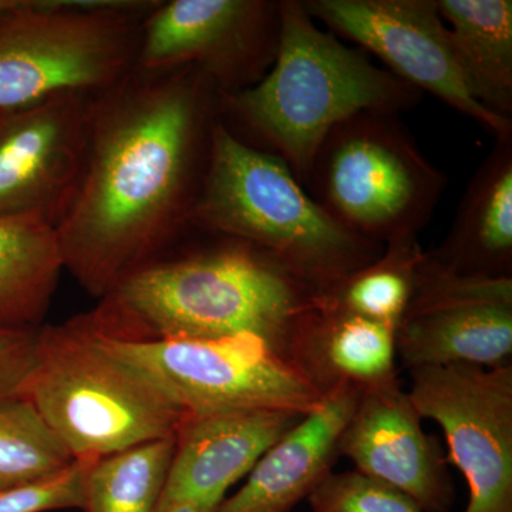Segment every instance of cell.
<instances>
[{
	"label": "cell",
	"mask_w": 512,
	"mask_h": 512,
	"mask_svg": "<svg viewBox=\"0 0 512 512\" xmlns=\"http://www.w3.org/2000/svg\"><path fill=\"white\" fill-rule=\"evenodd\" d=\"M154 0H32L0 23V113L106 92L136 67Z\"/></svg>",
	"instance_id": "8992f818"
},
{
	"label": "cell",
	"mask_w": 512,
	"mask_h": 512,
	"mask_svg": "<svg viewBox=\"0 0 512 512\" xmlns=\"http://www.w3.org/2000/svg\"><path fill=\"white\" fill-rule=\"evenodd\" d=\"M446 185L400 114L365 111L330 131L305 188L343 228L384 247L419 238Z\"/></svg>",
	"instance_id": "52a82bcc"
},
{
	"label": "cell",
	"mask_w": 512,
	"mask_h": 512,
	"mask_svg": "<svg viewBox=\"0 0 512 512\" xmlns=\"http://www.w3.org/2000/svg\"><path fill=\"white\" fill-rule=\"evenodd\" d=\"M429 255L454 274L512 279V133L495 137L446 239Z\"/></svg>",
	"instance_id": "ac0fdd59"
},
{
	"label": "cell",
	"mask_w": 512,
	"mask_h": 512,
	"mask_svg": "<svg viewBox=\"0 0 512 512\" xmlns=\"http://www.w3.org/2000/svg\"><path fill=\"white\" fill-rule=\"evenodd\" d=\"M92 332L104 349L143 373L185 416L229 412L306 416L323 402L318 390L281 352L255 336L131 342Z\"/></svg>",
	"instance_id": "ba28073f"
},
{
	"label": "cell",
	"mask_w": 512,
	"mask_h": 512,
	"mask_svg": "<svg viewBox=\"0 0 512 512\" xmlns=\"http://www.w3.org/2000/svg\"><path fill=\"white\" fill-rule=\"evenodd\" d=\"M23 396L76 461L168 439L185 419L156 384L104 349L80 315L40 326Z\"/></svg>",
	"instance_id": "5b68a950"
},
{
	"label": "cell",
	"mask_w": 512,
	"mask_h": 512,
	"mask_svg": "<svg viewBox=\"0 0 512 512\" xmlns=\"http://www.w3.org/2000/svg\"><path fill=\"white\" fill-rule=\"evenodd\" d=\"M214 237L208 247L138 269L82 318L110 339L251 335L286 357L293 329L318 291L261 249Z\"/></svg>",
	"instance_id": "7a4b0ae2"
},
{
	"label": "cell",
	"mask_w": 512,
	"mask_h": 512,
	"mask_svg": "<svg viewBox=\"0 0 512 512\" xmlns=\"http://www.w3.org/2000/svg\"><path fill=\"white\" fill-rule=\"evenodd\" d=\"M423 254L419 238L390 242L375 261L320 291L315 305L397 329L412 301Z\"/></svg>",
	"instance_id": "44dd1931"
},
{
	"label": "cell",
	"mask_w": 512,
	"mask_h": 512,
	"mask_svg": "<svg viewBox=\"0 0 512 512\" xmlns=\"http://www.w3.org/2000/svg\"><path fill=\"white\" fill-rule=\"evenodd\" d=\"M74 461L28 397H0V493L56 476Z\"/></svg>",
	"instance_id": "603a6c76"
},
{
	"label": "cell",
	"mask_w": 512,
	"mask_h": 512,
	"mask_svg": "<svg viewBox=\"0 0 512 512\" xmlns=\"http://www.w3.org/2000/svg\"><path fill=\"white\" fill-rule=\"evenodd\" d=\"M306 500L312 512H423L406 494L357 470L332 471Z\"/></svg>",
	"instance_id": "cb8c5ba5"
},
{
	"label": "cell",
	"mask_w": 512,
	"mask_h": 512,
	"mask_svg": "<svg viewBox=\"0 0 512 512\" xmlns=\"http://www.w3.org/2000/svg\"><path fill=\"white\" fill-rule=\"evenodd\" d=\"M468 93L512 121L511 0H436Z\"/></svg>",
	"instance_id": "d6986e66"
},
{
	"label": "cell",
	"mask_w": 512,
	"mask_h": 512,
	"mask_svg": "<svg viewBox=\"0 0 512 512\" xmlns=\"http://www.w3.org/2000/svg\"><path fill=\"white\" fill-rule=\"evenodd\" d=\"M423 96L359 47L320 29L302 0H281L274 64L251 89L220 96L218 117L239 140L284 160L306 187L333 128L365 111L402 114Z\"/></svg>",
	"instance_id": "3957f363"
},
{
	"label": "cell",
	"mask_w": 512,
	"mask_h": 512,
	"mask_svg": "<svg viewBox=\"0 0 512 512\" xmlns=\"http://www.w3.org/2000/svg\"><path fill=\"white\" fill-rule=\"evenodd\" d=\"M218 100L195 66L134 67L94 99L79 180L55 225L63 268L94 298L190 229Z\"/></svg>",
	"instance_id": "6da1fadb"
},
{
	"label": "cell",
	"mask_w": 512,
	"mask_h": 512,
	"mask_svg": "<svg viewBox=\"0 0 512 512\" xmlns=\"http://www.w3.org/2000/svg\"><path fill=\"white\" fill-rule=\"evenodd\" d=\"M360 390L342 386L323 397L255 464L247 481L217 512H291L315 490L339 458L340 433Z\"/></svg>",
	"instance_id": "2e32d148"
},
{
	"label": "cell",
	"mask_w": 512,
	"mask_h": 512,
	"mask_svg": "<svg viewBox=\"0 0 512 512\" xmlns=\"http://www.w3.org/2000/svg\"><path fill=\"white\" fill-rule=\"evenodd\" d=\"M303 419L286 412H229L185 416L156 512L175 501L218 510L232 485L251 473L266 451Z\"/></svg>",
	"instance_id": "9a60e30c"
},
{
	"label": "cell",
	"mask_w": 512,
	"mask_h": 512,
	"mask_svg": "<svg viewBox=\"0 0 512 512\" xmlns=\"http://www.w3.org/2000/svg\"><path fill=\"white\" fill-rule=\"evenodd\" d=\"M286 357L320 396L397 379L396 329L313 305L296 323Z\"/></svg>",
	"instance_id": "e0dca14e"
},
{
	"label": "cell",
	"mask_w": 512,
	"mask_h": 512,
	"mask_svg": "<svg viewBox=\"0 0 512 512\" xmlns=\"http://www.w3.org/2000/svg\"><path fill=\"white\" fill-rule=\"evenodd\" d=\"M421 419L443 430L466 478V512H512V366L447 365L410 370Z\"/></svg>",
	"instance_id": "9c48e42d"
},
{
	"label": "cell",
	"mask_w": 512,
	"mask_h": 512,
	"mask_svg": "<svg viewBox=\"0 0 512 512\" xmlns=\"http://www.w3.org/2000/svg\"><path fill=\"white\" fill-rule=\"evenodd\" d=\"M35 330H0V397L23 394L36 365Z\"/></svg>",
	"instance_id": "484cf974"
},
{
	"label": "cell",
	"mask_w": 512,
	"mask_h": 512,
	"mask_svg": "<svg viewBox=\"0 0 512 512\" xmlns=\"http://www.w3.org/2000/svg\"><path fill=\"white\" fill-rule=\"evenodd\" d=\"M315 22L350 40L384 69L433 94L495 137L512 133V121L481 106L463 82L436 0H302Z\"/></svg>",
	"instance_id": "8fae6325"
},
{
	"label": "cell",
	"mask_w": 512,
	"mask_h": 512,
	"mask_svg": "<svg viewBox=\"0 0 512 512\" xmlns=\"http://www.w3.org/2000/svg\"><path fill=\"white\" fill-rule=\"evenodd\" d=\"M64 271L55 225L42 215L0 217V330H35Z\"/></svg>",
	"instance_id": "ffe728a7"
},
{
	"label": "cell",
	"mask_w": 512,
	"mask_h": 512,
	"mask_svg": "<svg viewBox=\"0 0 512 512\" xmlns=\"http://www.w3.org/2000/svg\"><path fill=\"white\" fill-rule=\"evenodd\" d=\"M97 96L63 94L0 119V217L57 224L79 180Z\"/></svg>",
	"instance_id": "4fadbf2b"
},
{
	"label": "cell",
	"mask_w": 512,
	"mask_h": 512,
	"mask_svg": "<svg viewBox=\"0 0 512 512\" xmlns=\"http://www.w3.org/2000/svg\"><path fill=\"white\" fill-rule=\"evenodd\" d=\"M399 379L360 390L340 433L339 457L356 470L412 498L423 512H448L456 490L447 457Z\"/></svg>",
	"instance_id": "5bb4252c"
},
{
	"label": "cell",
	"mask_w": 512,
	"mask_h": 512,
	"mask_svg": "<svg viewBox=\"0 0 512 512\" xmlns=\"http://www.w3.org/2000/svg\"><path fill=\"white\" fill-rule=\"evenodd\" d=\"M161 512H217V510H212V508L197 503V501L183 500L175 501V503L168 505V507Z\"/></svg>",
	"instance_id": "83f0119b"
},
{
	"label": "cell",
	"mask_w": 512,
	"mask_h": 512,
	"mask_svg": "<svg viewBox=\"0 0 512 512\" xmlns=\"http://www.w3.org/2000/svg\"><path fill=\"white\" fill-rule=\"evenodd\" d=\"M32 5V0H0V23L18 15Z\"/></svg>",
	"instance_id": "4316f807"
},
{
	"label": "cell",
	"mask_w": 512,
	"mask_h": 512,
	"mask_svg": "<svg viewBox=\"0 0 512 512\" xmlns=\"http://www.w3.org/2000/svg\"><path fill=\"white\" fill-rule=\"evenodd\" d=\"M396 350L409 370L510 365L512 279L454 274L424 251L412 301L396 329Z\"/></svg>",
	"instance_id": "7c38bea8"
},
{
	"label": "cell",
	"mask_w": 512,
	"mask_h": 512,
	"mask_svg": "<svg viewBox=\"0 0 512 512\" xmlns=\"http://www.w3.org/2000/svg\"><path fill=\"white\" fill-rule=\"evenodd\" d=\"M6 113H0V119H2L3 116H5Z\"/></svg>",
	"instance_id": "f1b7e54d"
},
{
	"label": "cell",
	"mask_w": 512,
	"mask_h": 512,
	"mask_svg": "<svg viewBox=\"0 0 512 512\" xmlns=\"http://www.w3.org/2000/svg\"><path fill=\"white\" fill-rule=\"evenodd\" d=\"M93 461H74L53 477L0 493V512L83 510L86 480Z\"/></svg>",
	"instance_id": "d4e9b609"
},
{
	"label": "cell",
	"mask_w": 512,
	"mask_h": 512,
	"mask_svg": "<svg viewBox=\"0 0 512 512\" xmlns=\"http://www.w3.org/2000/svg\"><path fill=\"white\" fill-rule=\"evenodd\" d=\"M175 436L93 461L83 512H156L173 461Z\"/></svg>",
	"instance_id": "7402d4cb"
},
{
	"label": "cell",
	"mask_w": 512,
	"mask_h": 512,
	"mask_svg": "<svg viewBox=\"0 0 512 512\" xmlns=\"http://www.w3.org/2000/svg\"><path fill=\"white\" fill-rule=\"evenodd\" d=\"M188 227L261 249L318 293L384 249L333 220L284 160L239 140L220 117Z\"/></svg>",
	"instance_id": "277c9868"
},
{
	"label": "cell",
	"mask_w": 512,
	"mask_h": 512,
	"mask_svg": "<svg viewBox=\"0 0 512 512\" xmlns=\"http://www.w3.org/2000/svg\"><path fill=\"white\" fill-rule=\"evenodd\" d=\"M281 0L157 2L141 23L137 69L195 66L220 96L251 89L275 62Z\"/></svg>",
	"instance_id": "30bf717a"
}]
</instances>
